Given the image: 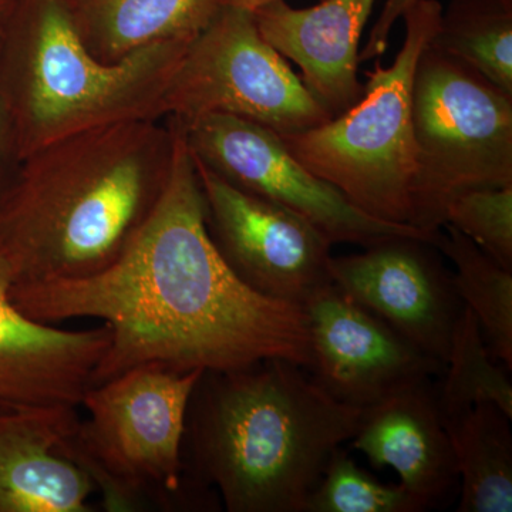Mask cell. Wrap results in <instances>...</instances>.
<instances>
[{
  "label": "cell",
  "mask_w": 512,
  "mask_h": 512,
  "mask_svg": "<svg viewBox=\"0 0 512 512\" xmlns=\"http://www.w3.org/2000/svg\"><path fill=\"white\" fill-rule=\"evenodd\" d=\"M15 5L16 0H0V30H2L3 25H5Z\"/></svg>",
  "instance_id": "cell-27"
},
{
  "label": "cell",
  "mask_w": 512,
  "mask_h": 512,
  "mask_svg": "<svg viewBox=\"0 0 512 512\" xmlns=\"http://www.w3.org/2000/svg\"><path fill=\"white\" fill-rule=\"evenodd\" d=\"M441 382L436 384L441 419L480 403H494L512 419V384L485 345L476 316L468 308L458 320Z\"/></svg>",
  "instance_id": "cell-21"
},
{
  "label": "cell",
  "mask_w": 512,
  "mask_h": 512,
  "mask_svg": "<svg viewBox=\"0 0 512 512\" xmlns=\"http://www.w3.org/2000/svg\"><path fill=\"white\" fill-rule=\"evenodd\" d=\"M430 242L453 262L458 296L476 316L491 356L511 370L512 271L451 225L439 229Z\"/></svg>",
  "instance_id": "cell-19"
},
{
  "label": "cell",
  "mask_w": 512,
  "mask_h": 512,
  "mask_svg": "<svg viewBox=\"0 0 512 512\" xmlns=\"http://www.w3.org/2000/svg\"><path fill=\"white\" fill-rule=\"evenodd\" d=\"M192 161L204 197L208 234L245 285L268 298L303 306L332 282V244L311 222L239 190L197 158Z\"/></svg>",
  "instance_id": "cell-10"
},
{
  "label": "cell",
  "mask_w": 512,
  "mask_h": 512,
  "mask_svg": "<svg viewBox=\"0 0 512 512\" xmlns=\"http://www.w3.org/2000/svg\"><path fill=\"white\" fill-rule=\"evenodd\" d=\"M311 332L308 369L339 402L367 409L410 384L443 375L444 365L353 301L322 286L303 303Z\"/></svg>",
  "instance_id": "cell-12"
},
{
  "label": "cell",
  "mask_w": 512,
  "mask_h": 512,
  "mask_svg": "<svg viewBox=\"0 0 512 512\" xmlns=\"http://www.w3.org/2000/svg\"><path fill=\"white\" fill-rule=\"evenodd\" d=\"M202 372L146 363L84 394L87 417L59 451L86 471L104 511L220 510L218 494L183 466L185 414Z\"/></svg>",
  "instance_id": "cell-5"
},
{
  "label": "cell",
  "mask_w": 512,
  "mask_h": 512,
  "mask_svg": "<svg viewBox=\"0 0 512 512\" xmlns=\"http://www.w3.org/2000/svg\"><path fill=\"white\" fill-rule=\"evenodd\" d=\"M84 45L116 63L167 40H194L210 25L221 0H63Z\"/></svg>",
  "instance_id": "cell-17"
},
{
  "label": "cell",
  "mask_w": 512,
  "mask_h": 512,
  "mask_svg": "<svg viewBox=\"0 0 512 512\" xmlns=\"http://www.w3.org/2000/svg\"><path fill=\"white\" fill-rule=\"evenodd\" d=\"M441 10L439 0H417L404 12L406 36L396 59L366 73L362 97L352 109L303 133L279 136L303 167L377 220L409 225L416 171L413 77L439 28Z\"/></svg>",
  "instance_id": "cell-6"
},
{
  "label": "cell",
  "mask_w": 512,
  "mask_h": 512,
  "mask_svg": "<svg viewBox=\"0 0 512 512\" xmlns=\"http://www.w3.org/2000/svg\"><path fill=\"white\" fill-rule=\"evenodd\" d=\"M412 124L409 225L431 241L457 195L512 185V96L427 46L413 77Z\"/></svg>",
  "instance_id": "cell-7"
},
{
  "label": "cell",
  "mask_w": 512,
  "mask_h": 512,
  "mask_svg": "<svg viewBox=\"0 0 512 512\" xmlns=\"http://www.w3.org/2000/svg\"><path fill=\"white\" fill-rule=\"evenodd\" d=\"M165 120L97 128L29 154L0 211V256L12 286L83 278L126 251L173 170Z\"/></svg>",
  "instance_id": "cell-2"
},
{
  "label": "cell",
  "mask_w": 512,
  "mask_h": 512,
  "mask_svg": "<svg viewBox=\"0 0 512 512\" xmlns=\"http://www.w3.org/2000/svg\"><path fill=\"white\" fill-rule=\"evenodd\" d=\"M350 441L373 466L393 468L423 511L439 507L460 483L433 379L410 384L363 409Z\"/></svg>",
  "instance_id": "cell-16"
},
{
  "label": "cell",
  "mask_w": 512,
  "mask_h": 512,
  "mask_svg": "<svg viewBox=\"0 0 512 512\" xmlns=\"http://www.w3.org/2000/svg\"><path fill=\"white\" fill-rule=\"evenodd\" d=\"M332 284L446 366L464 303L439 249L426 239L394 237L360 254L330 259Z\"/></svg>",
  "instance_id": "cell-11"
},
{
  "label": "cell",
  "mask_w": 512,
  "mask_h": 512,
  "mask_svg": "<svg viewBox=\"0 0 512 512\" xmlns=\"http://www.w3.org/2000/svg\"><path fill=\"white\" fill-rule=\"evenodd\" d=\"M12 274L0 256V402L80 407L109 349L111 330L37 322L10 298Z\"/></svg>",
  "instance_id": "cell-13"
},
{
  "label": "cell",
  "mask_w": 512,
  "mask_h": 512,
  "mask_svg": "<svg viewBox=\"0 0 512 512\" xmlns=\"http://www.w3.org/2000/svg\"><path fill=\"white\" fill-rule=\"evenodd\" d=\"M429 46L512 96V0H450Z\"/></svg>",
  "instance_id": "cell-20"
},
{
  "label": "cell",
  "mask_w": 512,
  "mask_h": 512,
  "mask_svg": "<svg viewBox=\"0 0 512 512\" xmlns=\"http://www.w3.org/2000/svg\"><path fill=\"white\" fill-rule=\"evenodd\" d=\"M275 2V0H221L222 6H234V8L254 10L261 8V6L268 5V3Z\"/></svg>",
  "instance_id": "cell-26"
},
{
  "label": "cell",
  "mask_w": 512,
  "mask_h": 512,
  "mask_svg": "<svg viewBox=\"0 0 512 512\" xmlns=\"http://www.w3.org/2000/svg\"><path fill=\"white\" fill-rule=\"evenodd\" d=\"M446 224L512 271V185L476 188L457 195L448 204Z\"/></svg>",
  "instance_id": "cell-23"
},
{
  "label": "cell",
  "mask_w": 512,
  "mask_h": 512,
  "mask_svg": "<svg viewBox=\"0 0 512 512\" xmlns=\"http://www.w3.org/2000/svg\"><path fill=\"white\" fill-rule=\"evenodd\" d=\"M191 42L154 43L106 63L84 45L63 0H16L0 30V94L22 158L97 128L163 120Z\"/></svg>",
  "instance_id": "cell-4"
},
{
  "label": "cell",
  "mask_w": 512,
  "mask_h": 512,
  "mask_svg": "<svg viewBox=\"0 0 512 512\" xmlns=\"http://www.w3.org/2000/svg\"><path fill=\"white\" fill-rule=\"evenodd\" d=\"M173 120L180 124L192 157L239 190L301 215L332 245L366 248L394 237L429 241L412 225L377 220L357 210L342 192L303 167L268 128L220 113Z\"/></svg>",
  "instance_id": "cell-9"
},
{
  "label": "cell",
  "mask_w": 512,
  "mask_h": 512,
  "mask_svg": "<svg viewBox=\"0 0 512 512\" xmlns=\"http://www.w3.org/2000/svg\"><path fill=\"white\" fill-rule=\"evenodd\" d=\"M460 477L458 512L512 511L511 417L480 403L443 419Z\"/></svg>",
  "instance_id": "cell-18"
},
{
  "label": "cell",
  "mask_w": 512,
  "mask_h": 512,
  "mask_svg": "<svg viewBox=\"0 0 512 512\" xmlns=\"http://www.w3.org/2000/svg\"><path fill=\"white\" fill-rule=\"evenodd\" d=\"M417 0H384L382 12L370 30L365 47L359 52V62H370L384 55L389 47L390 35L394 26L402 19L404 12Z\"/></svg>",
  "instance_id": "cell-25"
},
{
  "label": "cell",
  "mask_w": 512,
  "mask_h": 512,
  "mask_svg": "<svg viewBox=\"0 0 512 512\" xmlns=\"http://www.w3.org/2000/svg\"><path fill=\"white\" fill-rule=\"evenodd\" d=\"M377 0H319L295 9L275 0L252 12L259 32L276 52L301 69L302 82L330 116L360 100L359 43Z\"/></svg>",
  "instance_id": "cell-14"
},
{
  "label": "cell",
  "mask_w": 512,
  "mask_h": 512,
  "mask_svg": "<svg viewBox=\"0 0 512 512\" xmlns=\"http://www.w3.org/2000/svg\"><path fill=\"white\" fill-rule=\"evenodd\" d=\"M306 512H423V508L402 485L380 483L340 448L309 497Z\"/></svg>",
  "instance_id": "cell-22"
},
{
  "label": "cell",
  "mask_w": 512,
  "mask_h": 512,
  "mask_svg": "<svg viewBox=\"0 0 512 512\" xmlns=\"http://www.w3.org/2000/svg\"><path fill=\"white\" fill-rule=\"evenodd\" d=\"M74 406L0 402V512H93V481L60 441L79 420Z\"/></svg>",
  "instance_id": "cell-15"
},
{
  "label": "cell",
  "mask_w": 512,
  "mask_h": 512,
  "mask_svg": "<svg viewBox=\"0 0 512 512\" xmlns=\"http://www.w3.org/2000/svg\"><path fill=\"white\" fill-rule=\"evenodd\" d=\"M22 160L15 127L0 94V211L15 184Z\"/></svg>",
  "instance_id": "cell-24"
},
{
  "label": "cell",
  "mask_w": 512,
  "mask_h": 512,
  "mask_svg": "<svg viewBox=\"0 0 512 512\" xmlns=\"http://www.w3.org/2000/svg\"><path fill=\"white\" fill-rule=\"evenodd\" d=\"M360 419L288 360L204 370L185 414V474L228 512H306Z\"/></svg>",
  "instance_id": "cell-3"
},
{
  "label": "cell",
  "mask_w": 512,
  "mask_h": 512,
  "mask_svg": "<svg viewBox=\"0 0 512 512\" xmlns=\"http://www.w3.org/2000/svg\"><path fill=\"white\" fill-rule=\"evenodd\" d=\"M163 120L231 114L292 136L332 119L281 53L269 45L249 10L221 6L192 40L168 84Z\"/></svg>",
  "instance_id": "cell-8"
},
{
  "label": "cell",
  "mask_w": 512,
  "mask_h": 512,
  "mask_svg": "<svg viewBox=\"0 0 512 512\" xmlns=\"http://www.w3.org/2000/svg\"><path fill=\"white\" fill-rule=\"evenodd\" d=\"M165 121L175 133L173 170L126 251L97 274L12 286V302L49 325L97 319L109 326L110 346L93 386L146 363L188 372L284 359L308 369L305 309L261 295L231 271L208 234L183 130Z\"/></svg>",
  "instance_id": "cell-1"
}]
</instances>
